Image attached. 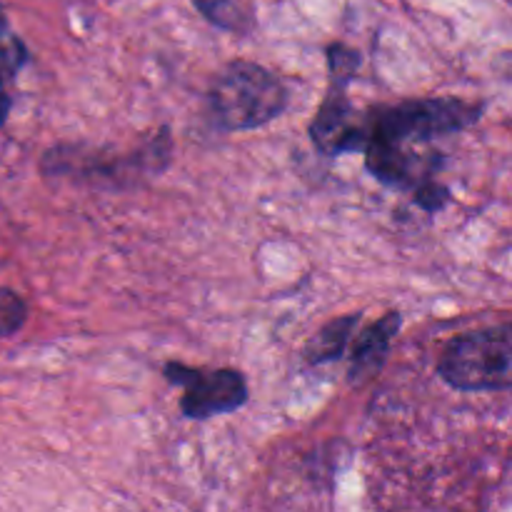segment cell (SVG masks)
<instances>
[{"label":"cell","instance_id":"obj_1","mask_svg":"<svg viewBox=\"0 0 512 512\" xmlns=\"http://www.w3.org/2000/svg\"><path fill=\"white\" fill-rule=\"evenodd\" d=\"M288 90L263 65L235 60L210 85V110L223 130H250L278 118Z\"/></svg>","mask_w":512,"mask_h":512},{"label":"cell","instance_id":"obj_2","mask_svg":"<svg viewBox=\"0 0 512 512\" xmlns=\"http://www.w3.org/2000/svg\"><path fill=\"white\" fill-rule=\"evenodd\" d=\"M483 115V105L460 98H423L378 108L365 115V145L383 140L393 145L428 143L438 135L460 133L475 125Z\"/></svg>","mask_w":512,"mask_h":512},{"label":"cell","instance_id":"obj_3","mask_svg":"<svg viewBox=\"0 0 512 512\" xmlns=\"http://www.w3.org/2000/svg\"><path fill=\"white\" fill-rule=\"evenodd\" d=\"M440 378L458 390L512 388V325L460 335L440 358Z\"/></svg>","mask_w":512,"mask_h":512},{"label":"cell","instance_id":"obj_4","mask_svg":"<svg viewBox=\"0 0 512 512\" xmlns=\"http://www.w3.org/2000/svg\"><path fill=\"white\" fill-rule=\"evenodd\" d=\"M165 378L183 388L180 408L195 420L233 413L248 400V385L235 370H193L180 363H168Z\"/></svg>","mask_w":512,"mask_h":512},{"label":"cell","instance_id":"obj_5","mask_svg":"<svg viewBox=\"0 0 512 512\" xmlns=\"http://www.w3.org/2000/svg\"><path fill=\"white\" fill-rule=\"evenodd\" d=\"M355 70L348 65H330V90L325 103L320 105V113L315 115L310 125L313 143L323 153L340 155L353 153L365 148V123L358 118L345 95V85L353 80Z\"/></svg>","mask_w":512,"mask_h":512},{"label":"cell","instance_id":"obj_6","mask_svg":"<svg viewBox=\"0 0 512 512\" xmlns=\"http://www.w3.org/2000/svg\"><path fill=\"white\" fill-rule=\"evenodd\" d=\"M400 328V315L388 313L385 318H380L373 328L365 330L358 338L353 348V365H350V380L360 383V380H368L373 375H378V370L383 368V363L388 360L390 345H393L395 335Z\"/></svg>","mask_w":512,"mask_h":512},{"label":"cell","instance_id":"obj_7","mask_svg":"<svg viewBox=\"0 0 512 512\" xmlns=\"http://www.w3.org/2000/svg\"><path fill=\"white\" fill-rule=\"evenodd\" d=\"M355 325H358V315H343V318H335L333 323L325 325L305 350L310 363H328V360L340 358Z\"/></svg>","mask_w":512,"mask_h":512},{"label":"cell","instance_id":"obj_8","mask_svg":"<svg viewBox=\"0 0 512 512\" xmlns=\"http://www.w3.org/2000/svg\"><path fill=\"white\" fill-rule=\"evenodd\" d=\"M200 8V13L215 25L228 30H245L248 28V15L240 10L235 0H193Z\"/></svg>","mask_w":512,"mask_h":512},{"label":"cell","instance_id":"obj_9","mask_svg":"<svg viewBox=\"0 0 512 512\" xmlns=\"http://www.w3.org/2000/svg\"><path fill=\"white\" fill-rule=\"evenodd\" d=\"M25 323V303L13 290L0 288V335H13Z\"/></svg>","mask_w":512,"mask_h":512},{"label":"cell","instance_id":"obj_10","mask_svg":"<svg viewBox=\"0 0 512 512\" xmlns=\"http://www.w3.org/2000/svg\"><path fill=\"white\" fill-rule=\"evenodd\" d=\"M415 200H418L420 208H425L428 213H438V210L450 200V190L445 188V185L435 183L433 178H428L415 188Z\"/></svg>","mask_w":512,"mask_h":512},{"label":"cell","instance_id":"obj_11","mask_svg":"<svg viewBox=\"0 0 512 512\" xmlns=\"http://www.w3.org/2000/svg\"><path fill=\"white\" fill-rule=\"evenodd\" d=\"M505 63H508V65H505V75H508V78H512V55H505Z\"/></svg>","mask_w":512,"mask_h":512}]
</instances>
